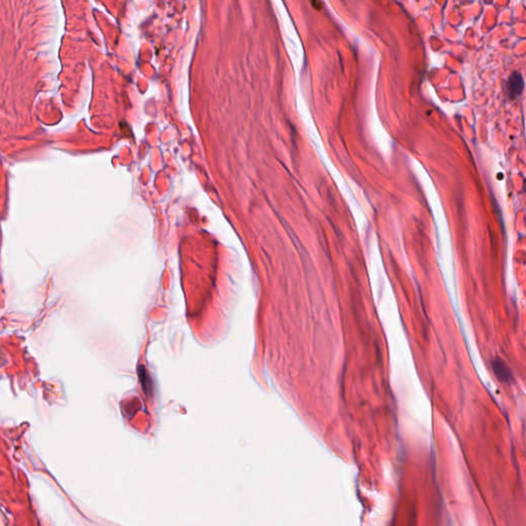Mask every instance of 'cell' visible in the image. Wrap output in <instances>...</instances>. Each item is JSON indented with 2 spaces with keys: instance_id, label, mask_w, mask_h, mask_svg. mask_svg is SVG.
Instances as JSON below:
<instances>
[{
  "instance_id": "cell-1",
  "label": "cell",
  "mask_w": 526,
  "mask_h": 526,
  "mask_svg": "<svg viewBox=\"0 0 526 526\" xmlns=\"http://www.w3.org/2000/svg\"><path fill=\"white\" fill-rule=\"evenodd\" d=\"M523 88H524V82H523L522 75L519 72H513L511 74V76L509 77V81H508V91H509L510 97L512 99H515L516 97L521 95Z\"/></svg>"
}]
</instances>
